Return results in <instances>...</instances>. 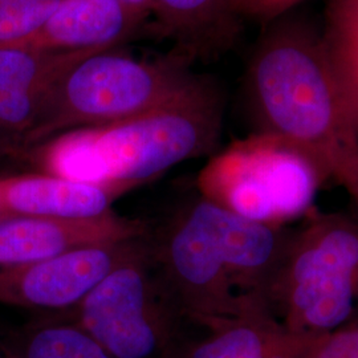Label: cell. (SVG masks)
<instances>
[{
	"instance_id": "cell-3",
	"label": "cell",
	"mask_w": 358,
	"mask_h": 358,
	"mask_svg": "<svg viewBox=\"0 0 358 358\" xmlns=\"http://www.w3.org/2000/svg\"><path fill=\"white\" fill-rule=\"evenodd\" d=\"M224 96L211 77L171 101L115 124L78 129L28 150L23 161L62 178L130 189L185 161L214 155Z\"/></svg>"
},
{
	"instance_id": "cell-1",
	"label": "cell",
	"mask_w": 358,
	"mask_h": 358,
	"mask_svg": "<svg viewBox=\"0 0 358 358\" xmlns=\"http://www.w3.org/2000/svg\"><path fill=\"white\" fill-rule=\"evenodd\" d=\"M289 229L239 217L196 192L152 241L154 264L192 327L271 313L269 291Z\"/></svg>"
},
{
	"instance_id": "cell-2",
	"label": "cell",
	"mask_w": 358,
	"mask_h": 358,
	"mask_svg": "<svg viewBox=\"0 0 358 358\" xmlns=\"http://www.w3.org/2000/svg\"><path fill=\"white\" fill-rule=\"evenodd\" d=\"M245 90L255 133L292 142L358 208V133L333 75L321 29L291 13L269 23L250 60Z\"/></svg>"
},
{
	"instance_id": "cell-5",
	"label": "cell",
	"mask_w": 358,
	"mask_h": 358,
	"mask_svg": "<svg viewBox=\"0 0 358 358\" xmlns=\"http://www.w3.org/2000/svg\"><path fill=\"white\" fill-rule=\"evenodd\" d=\"M192 62L180 53L146 62L115 48L93 52L53 84L24 140L22 159L60 134L115 124L171 101L203 76L192 72Z\"/></svg>"
},
{
	"instance_id": "cell-6",
	"label": "cell",
	"mask_w": 358,
	"mask_h": 358,
	"mask_svg": "<svg viewBox=\"0 0 358 358\" xmlns=\"http://www.w3.org/2000/svg\"><path fill=\"white\" fill-rule=\"evenodd\" d=\"M328 183L306 150L279 136L254 133L211 157L196 192L239 217L288 227L316 208Z\"/></svg>"
},
{
	"instance_id": "cell-4",
	"label": "cell",
	"mask_w": 358,
	"mask_h": 358,
	"mask_svg": "<svg viewBox=\"0 0 358 358\" xmlns=\"http://www.w3.org/2000/svg\"><path fill=\"white\" fill-rule=\"evenodd\" d=\"M269 312L289 331L321 336L358 319V208H313L291 226Z\"/></svg>"
},
{
	"instance_id": "cell-14",
	"label": "cell",
	"mask_w": 358,
	"mask_h": 358,
	"mask_svg": "<svg viewBox=\"0 0 358 358\" xmlns=\"http://www.w3.org/2000/svg\"><path fill=\"white\" fill-rule=\"evenodd\" d=\"M161 32L171 38L178 53L208 59L227 51L241 31L236 0H152Z\"/></svg>"
},
{
	"instance_id": "cell-12",
	"label": "cell",
	"mask_w": 358,
	"mask_h": 358,
	"mask_svg": "<svg viewBox=\"0 0 358 358\" xmlns=\"http://www.w3.org/2000/svg\"><path fill=\"white\" fill-rule=\"evenodd\" d=\"M128 186L90 183L47 173L0 178V219L13 217L90 219L112 213Z\"/></svg>"
},
{
	"instance_id": "cell-7",
	"label": "cell",
	"mask_w": 358,
	"mask_h": 358,
	"mask_svg": "<svg viewBox=\"0 0 358 358\" xmlns=\"http://www.w3.org/2000/svg\"><path fill=\"white\" fill-rule=\"evenodd\" d=\"M71 317L113 358H178L189 322L155 268L152 235L97 282Z\"/></svg>"
},
{
	"instance_id": "cell-21",
	"label": "cell",
	"mask_w": 358,
	"mask_h": 358,
	"mask_svg": "<svg viewBox=\"0 0 358 358\" xmlns=\"http://www.w3.org/2000/svg\"><path fill=\"white\" fill-rule=\"evenodd\" d=\"M1 158H13V155L10 148L0 140V159Z\"/></svg>"
},
{
	"instance_id": "cell-11",
	"label": "cell",
	"mask_w": 358,
	"mask_h": 358,
	"mask_svg": "<svg viewBox=\"0 0 358 358\" xmlns=\"http://www.w3.org/2000/svg\"><path fill=\"white\" fill-rule=\"evenodd\" d=\"M150 15L120 0H60L23 44L50 51L115 50L133 38Z\"/></svg>"
},
{
	"instance_id": "cell-16",
	"label": "cell",
	"mask_w": 358,
	"mask_h": 358,
	"mask_svg": "<svg viewBox=\"0 0 358 358\" xmlns=\"http://www.w3.org/2000/svg\"><path fill=\"white\" fill-rule=\"evenodd\" d=\"M321 36L358 133V0H327Z\"/></svg>"
},
{
	"instance_id": "cell-8",
	"label": "cell",
	"mask_w": 358,
	"mask_h": 358,
	"mask_svg": "<svg viewBox=\"0 0 358 358\" xmlns=\"http://www.w3.org/2000/svg\"><path fill=\"white\" fill-rule=\"evenodd\" d=\"M142 239L90 245L50 260L0 267V306L72 310Z\"/></svg>"
},
{
	"instance_id": "cell-13",
	"label": "cell",
	"mask_w": 358,
	"mask_h": 358,
	"mask_svg": "<svg viewBox=\"0 0 358 358\" xmlns=\"http://www.w3.org/2000/svg\"><path fill=\"white\" fill-rule=\"evenodd\" d=\"M195 328L178 358H303L320 337L292 332L268 312Z\"/></svg>"
},
{
	"instance_id": "cell-9",
	"label": "cell",
	"mask_w": 358,
	"mask_h": 358,
	"mask_svg": "<svg viewBox=\"0 0 358 358\" xmlns=\"http://www.w3.org/2000/svg\"><path fill=\"white\" fill-rule=\"evenodd\" d=\"M150 236L143 219L115 211L90 219L13 217L0 219V267L50 260L78 248Z\"/></svg>"
},
{
	"instance_id": "cell-18",
	"label": "cell",
	"mask_w": 358,
	"mask_h": 358,
	"mask_svg": "<svg viewBox=\"0 0 358 358\" xmlns=\"http://www.w3.org/2000/svg\"><path fill=\"white\" fill-rule=\"evenodd\" d=\"M303 358H358V319L320 336Z\"/></svg>"
},
{
	"instance_id": "cell-17",
	"label": "cell",
	"mask_w": 358,
	"mask_h": 358,
	"mask_svg": "<svg viewBox=\"0 0 358 358\" xmlns=\"http://www.w3.org/2000/svg\"><path fill=\"white\" fill-rule=\"evenodd\" d=\"M60 0H0V47L23 44L51 16Z\"/></svg>"
},
{
	"instance_id": "cell-19",
	"label": "cell",
	"mask_w": 358,
	"mask_h": 358,
	"mask_svg": "<svg viewBox=\"0 0 358 358\" xmlns=\"http://www.w3.org/2000/svg\"><path fill=\"white\" fill-rule=\"evenodd\" d=\"M304 0H236L242 17H254L263 23H272L291 13Z\"/></svg>"
},
{
	"instance_id": "cell-20",
	"label": "cell",
	"mask_w": 358,
	"mask_h": 358,
	"mask_svg": "<svg viewBox=\"0 0 358 358\" xmlns=\"http://www.w3.org/2000/svg\"><path fill=\"white\" fill-rule=\"evenodd\" d=\"M120 1H124V3L130 4L133 7H137V8L145 10L148 13H153V3H152V0H120Z\"/></svg>"
},
{
	"instance_id": "cell-10",
	"label": "cell",
	"mask_w": 358,
	"mask_h": 358,
	"mask_svg": "<svg viewBox=\"0 0 358 358\" xmlns=\"http://www.w3.org/2000/svg\"><path fill=\"white\" fill-rule=\"evenodd\" d=\"M93 52L97 51H50L24 44L0 47V140L13 159H22L24 140L53 84Z\"/></svg>"
},
{
	"instance_id": "cell-22",
	"label": "cell",
	"mask_w": 358,
	"mask_h": 358,
	"mask_svg": "<svg viewBox=\"0 0 358 358\" xmlns=\"http://www.w3.org/2000/svg\"><path fill=\"white\" fill-rule=\"evenodd\" d=\"M0 358H10V357H8V356H6V355H4V353H3V352H1V350H0Z\"/></svg>"
},
{
	"instance_id": "cell-15",
	"label": "cell",
	"mask_w": 358,
	"mask_h": 358,
	"mask_svg": "<svg viewBox=\"0 0 358 358\" xmlns=\"http://www.w3.org/2000/svg\"><path fill=\"white\" fill-rule=\"evenodd\" d=\"M10 358H113L72 317L29 322L0 343Z\"/></svg>"
}]
</instances>
